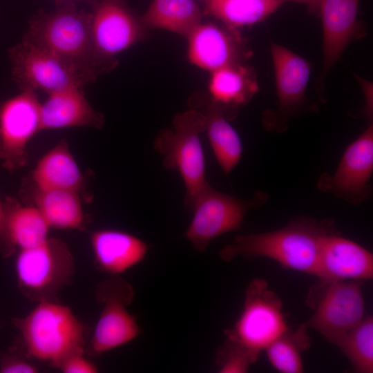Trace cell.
<instances>
[{"label":"cell","instance_id":"cell-1","mask_svg":"<svg viewBox=\"0 0 373 373\" xmlns=\"http://www.w3.org/2000/svg\"><path fill=\"white\" fill-rule=\"evenodd\" d=\"M333 229L332 222L298 218L271 231L236 236L219 253L224 261L241 257H265L281 265L314 275L320 246L324 236Z\"/></svg>","mask_w":373,"mask_h":373},{"label":"cell","instance_id":"cell-2","mask_svg":"<svg viewBox=\"0 0 373 373\" xmlns=\"http://www.w3.org/2000/svg\"><path fill=\"white\" fill-rule=\"evenodd\" d=\"M24 36L66 61L88 84L106 72L95 52L91 13L78 10L73 1H61L52 12L35 15Z\"/></svg>","mask_w":373,"mask_h":373},{"label":"cell","instance_id":"cell-3","mask_svg":"<svg viewBox=\"0 0 373 373\" xmlns=\"http://www.w3.org/2000/svg\"><path fill=\"white\" fill-rule=\"evenodd\" d=\"M12 323L20 332L27 355L52 367L84 352L85 325L57 300L39 302L27 316L14 318Z\"/></svg>","mask_w":373,"mask_h":373},{"label":"cell","instance_id":"cell-4","mask_svg":"<svg viewBox=\"0 0 373 373\" xmlns=\"http://www.w3.org/2000/svg\"><path fill=\"white\" fill-rule=\"evenodd\" d=\"M206 127L205 116L191 109L175 115L173 129L160 131L153 143L154 149L163 156L164 167L180 173L186 189L184 205L191 211L198 198L210 186L200 140Z\"/></svg>","mask_w":373,"mask_h":373},{"label":"cell","instance_id":"cell-5","mask_svg":"<svg viewBox=\"0 0 373 373\" xmlns=\"http://www.w3.org/2000/svg\"><path fill=\"white\" fill-rule=\"evenodd\" d=\"M17 286L33 302L57 300V295L75 274V263L67 244L48 238L41 244L19 249L15 259Z\"/></svg>","mask_w":373,"mask_h":373},{"label":"cell","instance_id":"cell-6","mask_svg":"<svg viewBox=\"0 0 373 373\" xmlns=\"http://www.w3.org/2000/svg\"><path fill=\"white\" fill-rule=\"evenodd\" d=\"M288 329L282 300L265 280L255 278L247 288L240 316L224 334L243 345L256 361L260 352Z\"/></svg>","mask_w":373,"mask_h":373},{"label":"cell","instance_id":"cell-7","mask_svg":"<svg viewBox=\"0 0 373 373\" xmlns=\"http://www.w3.org/2000/svg\"><path fill=\"white\" fill-rule=\"evenodd\" d=\"M8 57L12 80L21 90H41L49 95L88 84L72 66L25 36L8 50Z\"/></svg>","mask_w":373,"mask_h":373},{"label":"cell","instance_id":"cell-8","mask_svg":"<svg viewBox=\"0 0 373 373\" xmlns=\"http://www.w3.org/2000/svg\"><path fill=\"white\" fill-rule=\"evenodd\" d=\"M269 199L262 191L242 200L218 191L209 186L196 200L192 209V220L184 236L193 247L204 251L218 236L242 229L246 213L263 206Z\"/></svg>","mask_w":373,"mask_h":373},{"label":"cell","instance_id":"cell-9","mask_svg":"<svg viewBox=\"0 0 373 373\" xmlns=\"http://www.w3.org/2000/svg\"><path fill=\"white\" fill-rule=\"evenodd\" d=\"M359 280L321 282L314 312L305 324L329 342L336 343L365 318V300Z\"/></svg>","mask_w":373,"mask_h":373},{"label":"cell","instance_id":"cell-10","mask_svg":"<svg viewBox=\"0 0 373 373\" xmlns=\"http://www.w3.org/2000/svg\"><path fill=\"white\" fill-rule=\"evenodd\" d=\"M134 295L133 287L117 276L97 285L96 298L103 308L90 343L93 354L101 355L126 345L140 334L135 318L126 308Z\"/></svg>","mask_w":373,"mask_h":373},{"label":"cell","instance_id":"cell-11","mask_svg":"<svg viewBox=\"0 0 373 373\" xmlns=\"http://www.w3.org/2000/svg\"><path fill=\"white\" fill-rule=\"evenodd\" d=\"M271 55L278 104L276 109L265 112L262 124L267 131L283 133L289 121L306 108L311 67L306 59L274 42L271 43Z\"/></svg>","mask_w":373,"mask_h":373},{"label":"cell","instance_id":"cell-12","mask_svg":"<svg viewBox=\"0 0 373 373\" xmlns=\"http://www.w3.org/2000/svg\"><path fill=\"white\" fill-rule=\"evenodd\" d=\"M40 106L32 90H21L1 104L0 160L10 173L28 164V144L40 131Z\"/></svg>","mask_w":373,"mask_h":373},{"label":"cell","instance_id":"cell-13","mask_svg":"<svg viewBox=\"0 0 373 373\" xmlns=\"http://www.w3.org/2000/svg\"><path fill=\"white\" fill-rule=\"evenodd\" d=\"M146 29L123 0H99L91 13V35L96 56L108 71L116 56L142 40Z\"/></svg>","mask_w":373,"mask_h":373},{"label":"cell","instance_id":"cell-14","mask_svg":"<svg viewBox=\"0 0 373 373\" xmlns=\"http://www.w3.org/2000/svg\"><path fill=\"white\" fill-rule=\"evenodd\" d=\"M373 172V124L345 150L336 171L322 173L317 187L352 204L367 200L372 193L370 184Z\"/></svg>","mask_w":373,"mask_h":373},{"label":"cell","instance_id":"cell-15","mask_svg":"<svg viewBox=\"0 0 373 373\" xmlns=\"http://www.w3.org/2000/svg\"><path fill=\"white\" fill-rule=\"evenodd\" d=\"M313 276L323 283L370 280L373 277V255L332 229L322 240Z\"/></svg>","mask_w":373,"mask_h":373},{"label":"cell","instance_id":"cell-16","mask_svg":"<svg viewBox=\"0 0 373 373\" xmlns=\"http://www.w3.org/2000/svg\"><path fill=\"white\" fill-rule=\"evenodd\" d=\"M187 57L194 66L212 73L224 66L241 64L247 57L236 30L211 23H200L186 37Z\"/></svg>","mask_w":373,"mask_h":373},{"label":"cell","instance_id":"cell-17","mask_svg":"<svg viewBox=\"0 0 373 373\" xmlns=\"http://www.w3.org/2000/svg\"><path fill=\"white\" fill-rule=\"evenodd\" d=\"M358 4L359 0H321L323 61L317 85L320 93L329 71L356 33Z\"/></svg>","mask_w":373,"mask_h":373},{"label":"cell","instance_id":"cell-18","mask_svg":"<svg viewBox=\"0 0 373 373\" xmlns=\"http://www.w3.org/2000/svg\"><path fill=\"white\" fill-rule=\"evenodd\" d=\"M19 195L23 203L38 209L50 228L82 231L88 223L83 199L77 192L41 188L26 178Z\"/></svg>","mask_w":373,"mask_h":373},{"label":"cell","instance_id":"cell-19","mask_svg":"<svg viewBox=\"0 0 373 373\" xmlns=\"http://www.w3.org/2000/svg\"><path fill=\"white\" fill-rule=\"evenodd\" d=\"M104 116L86 99L84 88H71L48 95L40 106V131L73 127L101 129Z\"/></svg>","mask_w":373,"mask_h":373},{"label":"cell","instance_id":"cell-20","mask_svg":"<svg viewBox=\"0 0 373 373\" xmlns=\"http://www.w3.org/2000/svg\"><path fill=\"white\" fill-rule=\"evenodd\" d=\"M90 242L97 267L117 276L141 262L149 245L138 237L117 229H100L90 233Z\"/></svg>","mask_w":373,"mask_h":373},{"label":"cell","instance_id":"cell-21","mask_svg":"<svg viewBox=\"0 0 373 373\" xmlns=\"http://www.w3.org/2000/svg\"><path fill=\"white\" fill-rule=\"evenodd\" d=\"M28 178L37 186L64 189L78 193L84 201H90L86 193V180L70 151L65 139L61 140L38 161Z\"/></svg>","mask_w":373,"mask_h":373},{"label":"cell","instance_id":"cell-22","mask_svg":"<svg viewBox=\"0 0 373 373\" xmlns=\"http://www.w3.org/2000/svg\"><path fill=\"white\" fill-rule=\"evenodd\" d=\"M211 73L209 82L210 99L228 119L233 109L248 103L258 91L254 70L241 64L229 65Z\"/></svg>","mask_w":373,"mask_h":373},{"label":"cell","instance_id":"cell-23","mask_svg":"<svg viewBox=\"0 0 373 373\" xmlns=\"http://www.w3.org/2000/svg\"><path fill=\"white\" fill-rule=\"evenodd\" d=\"M191 105L205 116V131L211 146L220 168L228 175L242 157L243 146L238 133L229 123L222 109L210 98L193 100Z\"/></svg>","mask_w":373,"mask_h":373},{"label":"cell","instance_id":"cell-24","mask_svg":"<svg viewBox=\"0 0 373 373\" xmlns=\"http://www.w3.org/2000/svg\"><path fill=\"white\" fill-rule=\"evenodd\" d=\"M201 19L193 0H153L140 20L146 29L164 30L186 37Z\"/></svg>","mask_w":373,"mask_h":373},{"label":"cell","instance_id":"cell-25","mask_svg":"<svg viewBox=\"0 0 373 373\" xmlns=\"http://www.w3.org/2000/svg\"><path fill=\"white\" fill-rule=\"evenodd\" d=\"M3 204L9 236L17 249L36 247L49 238L50 227L37 207L10 196Z\"/></svg>","mask_w":373,"mask_h":373},{"label":"cell","instance_id":"cell-26","mask_svg":"<svg viewBox=\"0 0 373 373\" xmlns=\"http://www.w3.org/2000/svg\"><path fill=\"white\" fill-rule=\"evenodd\" d=\"M283 0H207L205 12L236 30L259 23L274 12Z\"/></svg>","mask_w":373,"mask_h":373},{"label":"cell","instance_id":"cell-27","mask_svg":"<svg viewBox=\"0 0 373 373\" xmlns=\"http://www.w3.org/2000/svg\"><path fill=\"white\" fill-rule=\"evenodd\" d=\"M306 325L295 330L288 329L265 350L272 366L283 373L303 372L302 352L309 347Z\"/></svg>","mask_w":373,"mask_h":373},{"label":"cell","instance_id":"cell-28","mask_svg":"<svg viewBox=\"0 0 373 373\" xmlns=\"http://www.w3.org/2000/svg\"><path fill=\"white\" fill-rule=\"evenodd\" d=\"M346 356L356 372H373V318L365 317L335 344Z\"/></svg>","mask_w":373,"mask_h":373},{"label":"cell","instance_id":"cell-29","mask_svg":"<svg viewBox=\"0 0 373 373\" xmlns=\"http://www.w3.org/2000/svg\"><path fill=\"white\" fill-rule=\"evenodd\" d=\"M255 362L243 345L229 337L216 354V363L220 373H245Z\"/></svg>","mask_w":373,"mask_h":373},{"label":"cell","instance_id":"cell-30","mask_svg":"<svg viewBox=\"0 0 373 373\" xmlns=\"http://www.w3.org/2000/svg\"><path fill=\"white\" fill-rule=\"evenodd\" d=\"M38 372L37 367L13 353L1 352L0 354L1 373H36Z\"/></svg>","mask_w":373,"mask_h":373},{"label":"cell","instance_id":"cell-31","mask_svg":"<svg viewBox=\"0 0 373 373\" xmlns=\"http://www.w3.org/2000/svg\"><path fill=\"white\" fill-rule=\"evenodd\" d=\"M57 368L64 373H96L97 365L84 356V354H74L65 358Z\"/></svg>","mask_w":373,"mask_h":373},{"label":"cell","instance_id":"cell-32","mask_svg":"<svg viewBox=\"0 0 373 373\" xmlns=\"http://www.w3.org/2000/svg\"><path fill=\"white\" fill-rule=\"evenodd\" d=\"M16 251L9 236L3 204L0 200V254L6 258L15 254Z\"/></svg>","mask_w":373,"mask_h":373},{"label":"cell","instance_id":"cell-33","mask_svg":"<svg viewBox=\"0 0 373 373\" xmlns=\"http://www.w3.org/2000/svg\"><path fill=\"white\" fill-rule=\"evenodd\" d=\"M291 1L298 3H302L306 4L309 10L312 12H315L316 14H318L319 12V6L321 0H283V1Z\"/></svg>","mask_w":373,"mask_h":373},{"label":"cell","instance_id":"cell-34","mask_svg":"<svg viewBox=\"0 0 373 373\" xmlns=\"http://www.w3.org/2000/svg\"><path fill=\"white\" fill-rule=\"evenodd\" d=\"M4 325V322L0 318V329Z\"/></svg>","mask_w":373,"mask_h":373},{"label":"cell","instance_id":"cell-35","mask_svg":"<svg viewBox=\"0 0 373 373\" xmlns=\"http://www.w3.org/2000/svg\"><path fill=\"white\" fill-rule=\"evenodd\" d=\"M57 1H58L59 2H61V1H72L73 0H57Z\"/></svg>","mask_w":373,"mask_h":373},{"label":"cell","instance_id":"cell-36","mask_svg":"<svg viewBox=\"0 0 373 373\" xmlns=\"http://www.w3.org/2000/svg\"><path fill=\"white\" fill-rule=\"evenodd\" d=\"M1 104H2V102H0V110H1Z\"/></svg>","mask_w":373,"mask_h":373},{"label":"cell","instance_id":"cell-37","mask_svg":"<svg viewBox=\"0 0 373 373\" xmlns=\"http://www.w3.org/2000/svg\"><path fill=\"white\" fill-rule=\"evenodd\" d=\"M206 1H207V0H206Z\"/></svg>","mask_w":373,"mask_h":373}]
</instances>
